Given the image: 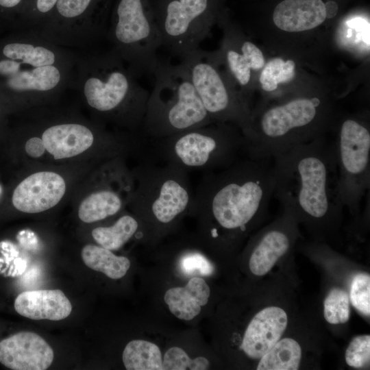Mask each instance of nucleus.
<instances>
[{
  "label": "nucleus",
  "instance_id": "8",
  "mask_svg": "<svg viewBox=\"0 0 370 370\" xmlns=\"http://www.w3.org/2000/svg\"><path fill=\"white\" fill-rule=\"evenodd\" d=\"M188 172L165 163L147 165L139 171L132 201L145 219L166 225L191 210L195 193Z\"/></svg>",
  "mask_w": 370,
  "mask_h": 370
},
{
  "label": "nucleus",
  "instance_id": "15",
  "mask_svg": "<svg viewBox=\"0 0 370 370\" xmlns=\"http://www.w3.org/2000/svg\"><path fill=\"white\" fill-rule=\"evenodd\" d=\"M296 219L286 208L274 225L264 231L257 240L249 260L251 272L257 276L267 274L290 249L293 227Z\"/></svg>",
  "mask_w": 370,
  "mask_h": 370
},
{
  "label": "nucleus",
  "instance_id": "19",
  "mask_svg": "<svg viewBox=\"0 0 370 370\" xmlns=\"http://www.w3.org/2000/svg\"><path fill=\"white\" fill-rule=\"evenodd\" d=\"M325 18L322 0H284L275 7L273 14L275 25L289 32L312 29Z\"/></svg>",
  "mask_w": 370,
  "mask_h": 370
},
{
  "label": "nucleus",
  "instance_id": "1",
  "mask_svg": "<svg viewBox=\"0 0 370 370\" xmlns=\"http://www.w3.org/2000/svg\"><path fill=\"white\" fill-rule=\"evenodd\" d=\"M272 159L273 196L283 208L317 230L335 226L345 207L333 143L319 136Z\"/></svg>",
  "mask_w": 370,
  "mask_h": 370
},
{
  "label": "nucleus",
  "instance_id": "4",
  "mask_svg": "<svg viewBox=\"0 0 370 370\" xmlns=\"http://www.w3.org/2000/svg\"><path fill=\"white\" fill-rule=\"evenodd\" d=\"M112 49L78 54L72 86L96 112L136 127L143 125L149 92Z\"/></svg>",
  "mask_w": 370,
  "mask_h": 370
},
{
  "label": "nucleus",
  "instance_id": "34",
  "mask_svg": "<svg viewBox=\"0 0 370 370\" xmlns=\"http://www.w3.org/2000/svg\"><path fill=\"white\" fill-rule=\"evenodd\" d=\"M182 271L186 275H192L195 272L203 275H210L213 267L203 255L197 252L185 254L180 260Z\"/></svg>",
  "mask_w": 370,
  "mask_h": 370
},
{
  "label": "nucleus",
  "instance_id": "7",
  "mask_svg": "<svg viewBox=\"0 0 370 370\" xmlns=\"http://www.w3.org/2000/svg\"><path fill=\"white\" fill-rule=\"evenodd\" d=\"M211 125L159 138L158 152L166 163L186 172L229 166L244 152L243 136L224 124Z\"/></svg>",
  "mask_w": 370,
  "mask_h": 370
},
{
  "label": "nucleus",
  "instance_id": "18",
  "mask_svg": "<svg viewBox=\"0 0 370 370\" xmlns=\"http://www.w3.org/2000/svg\"><path fill=\"white\" fill-rule=\"evenodd\" d=\"M14 306L19 314L34 320L59 321L72 311L71 301L59 289L24 291L16 297Z\"/></svg>",
  "mask_w": 370,
  "mask_h": 370
},
{
  "label": "nucleus",
  "instance_id": "35",
  "mask_svg": "<svg viewBox=\"0 0 370 370\" xmlns=\"http://www.w3.org/2000/svg\"><path fill=\"white\" fill-rule=\"evenodd\" d=\"M25 149L29 156L39 158L44 153L45 147L41 138L33 136L27 140Z\"/></svg>",
  "mask_w": 370,
  "mask_h": 370
},
{
  "label": "nucleus",
  "instance_id": "24",
  "mask_svg": "<svg viewBox=\"0 0 370 370\" xmlns=\"http://www.w3.org/2000/svg\"><path fill=\"white\" fill-rule=\"evenodd\" d=\"M301 348L292 338H280L260 358L258 370H297L301 360Z\"/></svg>",
  "mask_w": 370,
  "mask_h": 370
},
{
  "label": "nucleus",
  "instance_id": "30",
  "mask_svg": "<svg viewBox=\"0 0 370 370\" xmlns=\"http://www.w3.org/2000/svg\"><path fill=\"white\" fill-rule=\"evenodd\" d=\"M210 366L209 360L203 356L190 358L179 347H172L164 354L162 359L163 370H205Z\"/></svg>",
  "mask_w": 370,
  "mask_h": 370
},
{
  "label": "nucleus",
  "instance_id": "5",
  "mask_svg": "<svg viewBox=\"0 0 370 370\" xmlns=\"http://www.w3.org/2000/svg\"><path fill=\"white\" fill-rule=\"evenodd\" d=\"M143 122L145 133L162 138L213 123L182 64L160 61Z\"/></svg>",
  "mask_w": 370,
  "mask_h": 370
},
{
  "label": "nucleus",
  "instance_id": "22",
  "mask_svg": "<svg viewBox=\"0 0 370 370\" xmlns=\"http://www.w3.org/2000/svg\"><path fill=\"white\" fill-rule=\"evenodd\" d=\"M81 255L88 268L113 280L123 278L130 267V261L127 257L116 256L111 250L101 246L86 245L82 248Z\"/></svg>",
  "mask_w": 370,
  "mask_h": 370
},
{
  "label": "nucleus",
  "instance_id": "2",
  "mask_svg": "<svg viewBox=\"0 0 370 370\" xmlns=\"http://www.w3.org/2000/svg\"><path fill=\"white\" fill-rule=\"evenodd\" d=\"M274 195L271 158L247 157L208 172L195 193L192 209L209 220L216 239L220 230L244 233L267 211Z\"/></svg>",
  "mask_w": 370,
  "mask_h": 370
},
{
  "label": "nucleus",
  "instance_id": "36",
  "mask_svg": "<svg viewBox=\"0 0 370 370\" xmlns=\"http://www.w3.org/2000/svg\"><path fill=\"white\" fill-rule=\"evenodd\" d=\"M325 14L326 18H332L334 17L338 10V5L334 1H328L327 3H325Z\"/></svg>",
  "mask_w": 370,
  "mask_h": 370
},
{
  "label": "nucleus",
  "instance_id": "28",
  "mask_svg": "<svg viewBox=\"0 0 370 370\" xmlns=\"http://www.w3.org/2000/svg\"><path fill=\"white\" fill-rule=\"evenodd\" d=\"M295 75V64L291 60L284 61L276 58L270 60L263 69L260 82L263 90H275L280 83L288 82Z\"/></svg>",
  "mask_w": 370,
  "mask_h": 370
},
{
  "label": "nucleus",
  "instance_id": "27",
  "mask_svg": "<svg viewBox=\"0 0 370 370\" xmlns=\"http://www.w3.org/2000/svg\"><path fill=\"white\" fill-rule=\"evenodd\" d=\"M58 1L32 0L9 31L39 30L51 16Z\"/></svg>",
  "mask_w": 370,
  "mask_h": 370
},
{
  "label": "nucleus",
  "instance_id": "10",
  "mask_svg": "<svg viewBox=\"0 0 370 370\" xmlns=\"http://www.w3.org/2000/svg\"><path fill=\"white\" fill-rule=\"evenodd\" d=\"M114 0H58L38 30L66 48H85L106 36Z\"/></svg>",
  "mask_w": 370,
  "mask_h": 370
},
{
  "label": "nucleus",
  "instance_id": "29",
  "mask_svg": "<svg viewBox=\"0 0 370 370\" xmlns=\"http://www.w3.org/2000/svg\"><path fill=\"white\" fill-rule=\"evenodd\" d=\"M323 315L330 324L345 323L350 318V300L347 293L340 288H332L323 302Z\"/></svg>",
  "mask_w": 370,
  "mask_h": 370
},
{
  "label": "nucleus",
  "instance_id": "20",
  "mask_svg": "<svg viewBox=\"0 0 370 370\" xmlns=\"http://www.w3.org/2000/svg\"><path fill=\"white\" fill-rule=\"evenodd\" d=\"M210 295L207 282L201 277L190 278L184 286L168 289L164 301L177 318L189 321L197 317L206 305Z\"/></svg>",
  "mask_w": 370,
  "mask_h": 370
},
{
  "label": "nucleus",
  "instance_id": "32",
  "mask_svg": "<svg viewBox=\"0 0 370 370\" xmlns=\"http://www.w3.org/2000/svg\"><path fill=\"white\" fill-rule=\"evenodd\" d=\"M347 365L354 368L366 366L370 361V336L359 335L349 343L345 353Z\"/></svg>",
  "mask_w": 370,
  "mask_h": 370
},
{
  "label": "nucleus",
  "instance_id": "16",
  "mask_svg": "<svg viewBox=\"0 0 370 370\" xmlns=\"http://www.w3.org/2000/svg\"><path fill=\"white\" fill-rule=\"evenodd\" d=\"M288 316L278 306H268L256 313L247 325L241 349L250 358H260L282 337Z\"/></svg>",
  "mask_w": 370,
  "mask_h": 370
},
{
  "label": "nucleus",
  "instance_id": "13",
  "mask_svg": "<svg viewBox=\"0 0 370 370\" xmlns=\"http://www.w3.org/2000/svg\"><path fill=\"white\" fill-rule=\"evenodd\" d=\"M53 357L51 346L34 332H18L0 341V362L10 369L45 370Z\"/></svg>",
  "mask_w": 370,
  "mask_h": 370
},
{
  "label": "nucleus",
  "instance_id": "33",
  "mask_svg": "<svg viewBox=\"0 0 370 370\" xmlns=\"http://www.w3.org/2000/svg\"><path fill=\"white\" fill-rule=\"evenodd\" d=\"M32 0H0V29L9 31Z\"/></svg>",
  "mask_w": 370,
  "mask_h": 370
},
{
  "label": "nucleus",
  "instance_id": "26",
  "mask_svg": "<svg viewBox=\"0 0 370 370\" xmlns=\"http://www.w3.org/2000/svg\"><path fill=\"white\" fill-rule=\"evenodd\" d=\"M139 223L133 216L125 214L107 227H97L92 230L93 239L100 246L111 251L121 248L138 231Z\"/></svg>",
  "mask_w": 370,
  "mask_h": 370
},
{
  "label": "nucleus",
  "instance_id": "17",
  "mask_svg": "<svg viewBox=\"0 0 370 370\" xmlns=\"http://www.w3.org/2000/svg\"><path fill=\"white\" fill-rule=\"evenodd\" d=\"M45 149L56 160L71 158L88 149L95 136L88 126L77 122L51 125L42 133Z\"/></svg>",
  "mask_w": 370,
  "mask_h": 370
},
{
  "label": "nucleus",
  "instance_id": "9",
  "mask_svg": "<svg viewBox=\"0 0 370 370\" xmlns=\"http://www.w3.org/2000/svg\"><path fill=\"white\" fill-rule=\"evenodd\" d=\"M151 3L162 47L180 59L199 48L214 18V0H153Z\"/></svg>",
  "mask_w": 370,
  "mask_h": 370
},
{
  "label": "nucleus",
  "instance_id": "14",
  "mask_svg": "<svg viewBox=\"0 0 370 370\" xmlns=\"http://www.w3.org/2000/svg\"><path fill=\"white\" fill-rule=\"evenodd\" d=\"M66 184L63 177L51 171L33 173L14 190V206L25 213H38L55 206L63 197Z\"/></svg>",
  "mask_w": 370,
  "mask_h": 370
},
{
  "label": "nucleus",
  "instance_id": "12",
  "mask_svg": "<svg viewBox=\"0 0 370 370\" xmlns=\"http://www.w3.org/2000/svg\"><path fill=\"white\" fill-rule=\"evenodd\" d=\"M180 60L213 123L233 120L243 127L248 121L247 110L228 89L212 55L199 48Z\"/></svg>",
  "mask_w": 370,
  "mask_h": 370
},
{
  "label": "nucleus",
  "instance_id": "31",
  "mask_svg": "<svg viewBox=\"0 0 370 370\" xmlns=\"http://www.w3.org/2000/svg\"><path fill=\"white\" fill-rule=\"evenodd\" d=\"M349 300L352 306L365 316L370 314V276L358 273L352 279Z\"/></svg>",
  "mask_w": 370,
  "mask_h": 370
},
{
  "label": "nucleus",
  "instance_id": "11",
  "mask_svg": "<svg viewBox=\"0 0 370 370\" xmlns=\"http://www.w3.org/2000/svg\"><path fill=\"white\" fill-rule=\"evenodd\" d=\"M333 145L344 207L357 214L369 193V130L355 119H345Z\"/></svg>",
  "mask_w": 370,
  "mask_h": 370
},
{
  "label": "nucleus",
  "instance_id": "23",
  "mask_svg": "<svg viewBox=\"0 0 370 370\" xmlns=\"http://www.w3.org/2000/svg\"><path fill=\"white\" fill-rule=\"evenodd\" d=\"M225 59L230 73L240 85L247 86L251 79V71L262 69L264 59L260 49L249 41H244L240 51L230 48Z\"/></svg>",
  "mask_w": 370,
  "mask_h": 370
},
{
  "label": "nucleus",
  "instance_id": "6",
  "mask_svg": "<svg viewBox=\"0 0 370 370\" xmlns=\"http://www.w3.org/2000/svg\"><path fill=\"white\" fill-rule=\"evenodd\" d=\"M106 36L137 78L154 75L162 40L150 0H114Z\"/></svg>",
  "mask_w": 370,
  "mask_h": 370
},
{
  "label": "nucleus",
  "instance_id": "3",
  "mask_svg": "<svg viewBox=\"0 0 370 370\" xmlns=\"http://www.w3.org/2000/svg\"><path fill=\"white\" fill-rule=\"evenodd\" d=\"M77 56L36 30L0 36V99L25 103L53 98L72 86Z\"/></svg>",
  "mask_w": 370,
  "mask_h": 370
},
{
  "label": "nucleus",
  "instance_id": "21",
  "mask_svg": "<svg viewBox=\"0 0 370 370\" xmlns=\"http://www.w3.org/2000/svg\"><path fill=\"white\" fill-rule=\"evenodd\" d=\"M123 200L111 189H102L89 195L79 205L78 217L84 223L103 220L117 214L122 208Z\"/></svg>",
  "mask_w": 370,
  "mask_h": 370
},
{
  "label": "nucleus",
  "instance_id": "25",
  "mask_svg": "<svg viewBox=\"0 0 370 370\" xmlns=\"http://www.w3.org/2000/svg\"><path fill=\"white\" fill-rule=\"evenodd\" d=\"M123 365L127 370H163L159 347L145 340H132L124 348Z\"/></svg>",
  "mask_w": 370,
  "mask_h": 370
}]
</instances>
